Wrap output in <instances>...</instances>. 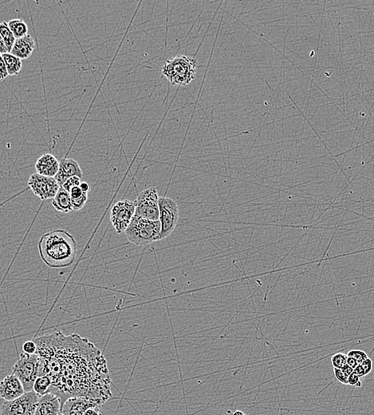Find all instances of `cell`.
Returning <instances> with one entry per match:
<instances>
[{
    "label": "cell",
    "mask_w": 374,
    "mask_h": 415,
    "mask_svg": "<svg viewBox=\"0 0 374 415\" xmlns=\"http://www.w3.org/2000/svg\"><path fill=\"white\" fill-rule=\"evenodd\" d=\"M28 185L32 193L41 200L54 199L60 188L54 177H45L39 173L30 176Z\"/></svg>",
    "instance_id": "30bf717a"
},
{
    "label": "cell",
    "mask_w": 374,
    "mask_h": 415,
    "mask_svg": "<svg viewBox=\"0 0 374 415\" xmlns=\"http://www.w3.org/2000/svg\"><path fill=\"white\" fill-rule=\"evenodd\" d=\"M333 374H334L336 379L339 381L341 384L349 385L348 376L346 375V373L342 369L333 368Z\"/></svg>",
    "instance_id": "4316f807"
},
{
    "label": "cell",
    "mask_w": 374,
    "mask_h": 415,
    "mask_svg": "<svg viewBox=\"0 0 374 415\" xmlns=\"http://www.w3.org/2000/svg\"><path fill=\"white\" fill-rule=\"evenodd\" d=\"M361 365L362 366L363 368H364V370H365V373H366V375L367 374H369V373L371 372V371H372V361L370 360V359H369V358H368L366 360L363 362Z\"/></svg>",
    "instance_id": "4dcf8cb0"
},
{
    "label": "cell",
    "mask_w": 374,
    "mask_h": 415,
    "mask_svg": "<svg viewBox=\"0 0 374 415\" xmlns=\"http://www.w3.org/2000/svg\"><path fill=\"white\" fill-rule=\"evenodd\" d=\"M62 401L58 395L48 393L40 396L35 415H59Z\"/></svg>",
    "instance_id": "4fadbf2b"
},
{
    "label": "cell",
    "mask_w": 374,
    "mask_h": 415,
    "mask_svg": "<svg viewBox=\"0 0 374 415\" xmlns=\"http://www.w3.org/2000/svg\"><path fill=\"white\" fill-rule=\"evenodd\" d=\"M40 395L36 391L26 392L12 401H5L1 407V415H35Z\"/></svg>",
    "instance_id": "52a82bcc"
},
{
    "label": "cell",
    "mask_w": 374,
    "mask_h": 415,
    "mask_svg": "<svg viewBox=\"0 0 374 415\" xmlns=\"http://www.w3.org/2000/svg\"><path fill=\"white\" fill-rule=\"evenodd\" d=\"M105 402L103 399L89 397H71L63 402L61 413L63 415H83L89 408L100 407Z\"/></svg>",
    "instance_id": "8fae6325"
},
{
    "label": "cell",
    "mask_w": 374,
    "mask_h": 415,
    "mask_svg": "<svg viewBox=\"0 0 374 415\" xmlns=\"http://www.w3.org/2000/svg\"><path fill=\"white\" fill-rule=\"evenodd\" d=\"M52 205L58 212L68 213L73 212L72 202H71L70 193L64 189L63 187H60L58 194L53 199Z\"/></svg>",
    "instance_id": "e0dca14e"
},
{
    "label": "cell",
    "mask_w": 374,
    "mask_h": 415,
    "mask_svg": "<svg viewBox=\"0 0 374 415\" xmlns=\"http://www.w3.org/2000/svg\"><path fill=\"white\" fill-rule=\"evenodd\" d=\"M22 350L28 355H35L37 352V345L32 341H27L22 345Z\"/></svg>",
    "instance_id": "484cf974"
},
{
    "label": "cell",
    "mask_w": 374,
    "mask_h": 415,
    "mask_svg": "<svg viewBox=\"0 0 374 415\" xmlns=\"http://www.w3.org/2000/svg\"><path fill=\"white\" fill-rule=\"evenodd\" d=\"M231 415H247L246 413H244V412L241 411V410H236V411L234 412Z\"/></svg>",
    "instance_id": "74e56055"
},
{
    "label": "cell",
    "mask_w": 374,
    "mask_h": 415,
    "mask_svg": "<svg viewBox=\"0 0 374 415\" xmlns=\"http://www.w3.org/2000/svg\"><path fill=\"white\" fill-rule=\"evenodd\" d=\"M159 197L154 187L142 191L134 201L136 206L135 216H140L146 220H159L160 219V207Z\"/></svg>",
    "instance_id": "8992f818"
},
{
    "label": "cell",
    "mask_w": 374,
    "mask_h": 415,
    "mask_svg": "<svg viewBox=\"0 0 374 415\" xmlns=\"http://www.w3.org/2000/svg\"><path fill=\"white\" fill-rule=\"evenodd\" d=\"M3 59L5 61L6 67L8 69L9 76H15L19 75L22 71V60L16 56L11 54H1Z\"/></svg>",
    "instance_id": "ac0fdd59"
},
{
    "label": "cell",
    "mask_w": 374,
    "mask_h": 415,
    "mask_svg": "<svg viewBox=\"0 0 374 415\" xmlns=\"http://www.w3.org/2000/svg\"><path fill=\"white\" fill-rule=\"evenodd\" d=\"M129 242L138 246L148 245L160 240L161 225L160 220H146L134 216L125 232Z\"/></svg>",
    "instance_id": "277c9868"
},
{
    "label": "cell",
    "mask_w": 374,
    "mask_h": 415,
    "mask_svg": "<svg viewBox=\"0 0 374 415\" xmlns=\"http://www.w3.org/2000/svg\"><path fill=\"white\" fill-rule=\"evenodd\" d=\"M0 53H1V54H10L11 53L2 39H0Z\"/></svg>",
    "instance_id": "e575fe53"
},
{
    "label": "cell",
    "mask_w": 374,
    "mask_h": 415,
    "mask_svg": "<svg viewBox=\"0 0 374 415\" xmlns=\"http://www.w3.org/2000/svg\"><path fill=\"white\" fill-rule=\"evenodd\" d=\"M347 355L343 354V353H337V354L333 355L331 358L332 365L333 368L343 369L347 366Z\"/></svg>",
    "instance_id": "7402d4cb"
},
{
    "label": "cell",
    "mask_w": 374,
    "mask_h": 415,
    "mask_svg": "<svg viewBox=\"0 0 374 415\" xmlns=\"http://www.w3.org/2000/svg\"><path fill=\"white\" fill-rule=\"evenodd\" d=\"M51 388H52V381L50 379L48 375H43V376H39L36 379V382L33 384V391H36L38 395L40 396L47 395V394L51 392Z\"/></svg>",
    "instance_id": "d6986e66"
},
{
    "label": "cell",
    "mask_w": 374,
    "mask_h": 415,
    "mask_svg": "<svg viewBox=\"0 0 374 415\" xmlns=\"http://www.w3.org/2000/svg\"><path fill=\"white\" fill-rule=\"evenodd\" d=\"M135 203L128 200H122L112 208L110 221L118 234L125 233L135 216Z\"/></svg>",
    "instance_id": "9c48e42d"
},
{
    "label": "cell",
    "mask_w": 374,
    "mask_h": 415,
    "mask_svg": "<svg viewBox=\"0 0 374 415\" xmlns=\"http://www.w3.org/2000/svg\"><path fill=\"white\" fill-rule=\"evenodd\" d=\"M26 393L23 385L18 377L11 374L5 377L0 384V395L5 401L18 399Z\"/></svg>",
    "instance_id": "7c38bea8"
},
{
    "label": "cell",
    "mask_w": 374,
    "mask_h": 415,
    "mask_svg": "<svg viewBox=\"0 0 374 415\" xmlns=\"http://www.w3.org/2000/svg\"><path fill=\"white\" fill-rule=\"evenodd\" d=\"M38 248L42 261L51 268H67L76 259V241L71 233L62 229L43 235Z\"/></svg>",
    "instance_id": "7a4b0ae2"
},
{
    "label": "cell",
    "mask_w": 374,
    "mask_h": 415,
    "mask_svg": "<svg viewBox=\"0 0 374 415\" xmlns=\"http://www.w3.org/2000/svg\"><path fill=\"white\" fill-rule=\"evenodd\" d=\"M59 415H63V414H62V413H59Z\"/></svg>",
    "instance_id": "f35d334b"
},
{
    "label": "cell",
    "mask_w": 374,
    "mask_h": 415,
    "mask_svg": "<svg viewBox=\"0 0 374 415\" xmlns=\"http://www.w3.org/2000/svg\"><path fill=\"white\" fill-rule=\"evenodd\" d=\"M8 26L13 33L15 39H19L29 35L28 26L22 19H12L8 22Z\"/></svg>",
    "instance_id": "ffe728a7"
},
{
    "label": "cell",
    "mask_w": 374,
    "mask_h": 415,
    "mask_svg": "<svg viewBox=\"0 0 374 415\" xmlns=\"http://www.w3.org/2000/svg\"><path fill=\"white\" fill-rule=\"evenodd\" d=\"M0 36L11 53V50L13 48L16 39L8 26V22H3L0 25Z\"/></svg>",
    "instance_id": "44dd1931"
},
{
    "label": "cell",
    "mask_w": 374,
    "mask_h": 415,
    "mask_svg": "<svg viewBox=\"0 0 374 415\" xmlns=\"http://www.w3.org/2000/svg\"><path fill=\"white\" fill-rule=\"evenodd\" d=\"M354 372H355L356 374H357L360 378H363V377H365L366 375V373H365V370L363 368L362 366L360 364L359 366H357L355 369H354Z\"/></svg>",
    "instance_id": "836d02e7"
},
{
    "label": "cell",
    "mask_w": 374,
    "mask_h": 415,
    "mask_svg": "<svg viewBox=\"0 0 374 415\" xmlns=\"http://www.w3.org/2000/svg\"><path fill=\"white\" fill-rule=\"evenodd\" d=\"M197 61L195 57L179 55L166 61L162 74L173 86H185L195 78Z\"/></svg>",
    "instance_id": "3957f363"
},
{
    "label": "cell",
    "mask_w": 374,
    "mask_h": 415,
    "mask_svg": "<svg viewBox=\"0 0 374 415\" xmlns=\"http://www.w3.org/2000/svg\"><path fill=\"white\" fill-rule=\"evenodd\" d=\"M60 162L51 153H45L36 164L37 173L45 177H54L59 170Z\"/></svg>",
    "instance_id": "9a60e30c"
},
{
    "label": "cell",
    "mask_w": 374,
    "mask_h": 415,
    "mask_svg": "<svg viewBox=\"0 0 374 415\" xmlns=\"http://www.w3.org/2000/svg\"><path fill=\"white\" fill-rule=\"evenodd\" d=\"M343 371H344L345 373H346V375H347V376L348 377L350 376V374H351L352 373L354 372V369H352L351 367H349L348 365L346 366V367H345L344 369H343Z\"/></svg>",
    "instance_id": "8d00e7d4"
},
{
    "label": "cell",
    "mask_w": 374,
    "mask_h": 415,
    "mask_svg": "<svg viewBox=\"0 0 374 415\" xmlns=\"http://www.w3.org/2000/svg\"><path fill=\"white\" fill-rule=\"evenodd\" d=\"M41 367L39 376L52 381L51 393L62 404L71 397H89L107 401L112 395V380L107 361L91 342L78 334L60 331L35 338Z\"/></svg>",
    "instance_id": "6da1fadb"
},
{
    "label": "cell",
    "mask_w": 374,
    "mask_h": 415,
    "mask_svg": "<svg viewBox=\"0 0 374 415\" xmlns=\"http://www.w3.org/2000/svg\"><path fill=\"white\" fill-rule=\"evenodd\" d=\"M86 193H84L82 189H81L80 186H76L75 188H73L71 190V192H70V195H71V200L74 199H78V198H82V196L85 195Z\"/></svg>",
    "instance_id": "f1b7e54d"
},
{
    "label": "cell",
    "mask_w": 374,
    "mask_h": 415,
    "mask_svg": "<svg viewBox=\"0 0 374 415\" xmlns=\"http://www.w3.org/2000/svg\"><path fill=\"white\" fill-rule=\"evenodd\" d=\"M347 365L351 367L352 369H355L357 366H359V363L354 359V358L348 357L347 358Z\"/></svg>",
    "instance_id": "d6a6232c"
},
{
    "label": "cell",
    "mask_w": 374,
    "mask_h": 415,
    "mask_svg": "<svg viewBox=\"0 0 374 415\" xmlns=\"http://www.w3.org/2000/svg\"><path fill=\"white\" fill-rule=\"evenodd\" d=\"M36 48V42L30 35L16 39L13 48L11 50V54L16 56L18 58L22 59H26L30 58V55L33 54V50Z\"/></svg>",
    "instance_id": "2e32d148"
},
{
    "label": "cell",
    "mask_w": 374,
    "mask_h": 415,
    "mask_svg": "<svg viewBox=\"0 0 374 415\" xmlns=\"http://www.w3.org/2000/svg\"><path fill=\"white\" fill-rule=\"evenodd\" d=\"M348 357H352L354 358L356 360H357L359 364H361L363 362L366 360L368 359V356H367L366 353L365 352H363V350H351L348 352V354H347Z\"/></svg>",
    "instance_id": "603a6c76"
},
{
    "label": "cell",
    "mask_w": 374,
    "mask_h": 415,
    "mask_svg": "<svg viewBox=\"0 0 374 415\" xmlns=\"http://www.w3.org/2000/svg\"><path fill=\"white\" fill-rule=\"evenodd\" d=\"M87 200V194H85V195L82 196V198H78V199L71 200L74 211H79L80 209H82V208L85 206V205H86Z\"/></svg>",
    "instance_id": "d4e9b609"
},
{
    "label": "cell",
    "mask_w": 374,
    "mask_h": 415,
    "mask_svg": "<svg viewBox=\"0 0 374 415\" xmlns=\"http://www.w3.org/2000/svg\"><path fill=\"white\" fill-rule=\"evenodd\" d=\"M80 177H71V178L63 184V188L65 190H66L67 192L70 193L71 192V190L73 188H75L76 186H80L81 181Z\"/></svg>",
    "instance_id": "cb8c5ba5"
},
{
    "label": "cell",
    "mask_w": 374,
    "mask_h": 415,
    "mask_svg": "<svg viewBox=\"0 0 374 415\" xmlns=\"http://www.w3.org/2000/svg\"><path fill=\"white\" fill-rule=\"evenodd\" d=\"M80 188L81 189H82L84 193H86V194H88V192H89V190H90V186H89V184L86 182L81 183Z\"/></svg>",
    "instance_id": "d590c367"
},
{
    "label": "cell",
    "mask_w": 374,
    "mask_h": 415,
    "mask_svg": "<svg viewBox=\"0 0 374 415\" xmlns=\"http://www.w3.org/2000/svg\"><path fill=\"white\" fill-rule=\"evenodd\" d=\"M83 415H103V413L100 411V407H93L89 408Z\"/></svg>",
    "instance_id": "1f68e13d"
},
{
    "label": "cell",
    "mask_w": 374,
    "mask_h": 415,
    "mask_svg": "<svg viewBox=\"0 0 374 415\" xmlns=\"http://www.w3.org/2000/svg\"><path fill=\"white\" fill-rule=\"evenodd\" d=\"M41 363L37 354L22 353L12 370V374L20 380L26 392L33 391V384L40 374Z\"/></svg>",
    "instance_id": "5b68a950"
},
{
    "label": "cell",
    "mask_w": 374,
    "mask_h": 415,
    "mask_svg": "<svg viewBox=\"0 0 374 415\" xmlns=\"http://www.w3.org/2000/svg\"><path fill=\"white\" fill-rule=\"evenodd\" d=\"M360 377L355 374V372L352 373L348 377V384L350 386H354L357 388H361V382L360 381Z\"/></svg>",
    "instance_id": "83f0119b"
},
{
    "label": "cell",
    "mask_w": 374,
    "mask_h": 415,
    "mask_svg": "<svg viewBox=\"0 0 374 415\" xmlns=\"http://www.w3.org/2000/svg\"><path fill=\"white\" fill-rule=\"evenodd\" d=\"M82 170L78 162L74 159L66 158L62 159L60 162L59 170L54 179L60 187H62L71 177H78L82 178Z\"/></svg>",
    "instance_id": "5bb4252c"
},
{
    "label": "cell",
    "mask_w": 374,
    "mask_h": 415,
    "mask_svg": "<svg viewBox=\"0 0 374 415\" xmlns=\"http://www.w3.org/2000/svg\"><path fill=\"white\" fill-rule=\"evenodd\" d=\"M160 220L161 225L160 240L167 238L175 230L180 219L179 206L174 200L169 198H159Z\"/></svg>",
    "instance_id": "ba28073f"
},
{
    "label": "cell",
    "mask_w": 374,
    "mask_h": 415,
    "mask_svg": "<svg viewBox=\"0 0 374 415\" xmlns=\"http://www.w3.org/2000/svg\"><path fill=\"white\" fill-rule=\"evenodd\" d=\"M0 75H1V80H4L5 78H8L9 74L8 72V69L6 67L5 61L3 59L2 57L0 56Z\"/></svg>",
    "instance_id": "f546056e"
}]
</instances>
